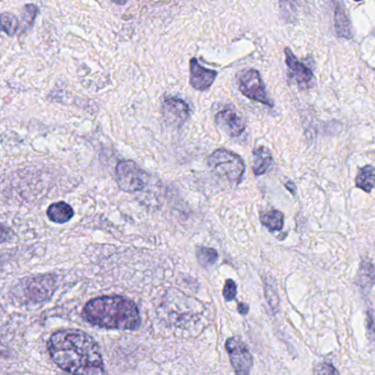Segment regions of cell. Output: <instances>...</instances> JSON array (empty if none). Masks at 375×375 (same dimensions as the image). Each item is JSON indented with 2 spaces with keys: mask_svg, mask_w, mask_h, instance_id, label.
<instances>
[{
  "mask_svg": "<svg viewBox=\"0 0 375 375\" xmlns=\"http://www.w3.org/2000/svg\"><path fill=\"white\" fill-rule=\"evenodd\" d=\"M12 230L3 223H0V243L9 241L12 238Z\"/></svg>",
  "mask_w": 375,
  "mask_h": 375,
  "instance_id": "44dd1931",
  "label": "cell"
},
{
  "mask_svg": "<svg viewBox=\"0 0 375 375\" xmlns=\"http://www.w3.org/2000/svg\"><path fill=\"white\" fill-rule=\"evenodd\" d=\"M196 256H197L198 262L204 267H211L213 264L216 263L218 258L217 251L211 249V247H198Z\"/></svg>",
  "mask_w": 375,
  "mask_h": 375,
  "instance_id": "d6986e66",
  "label": "cell"
},
{
  "mask_svg": "<svg viewBox=\"0 0 375 375\" xmlns=\"http://www.w3.org/2000/svg\"><path fill=\"white\" fill-rule=\"evenodd\" d=\"M118 186L127 193H136L145 189L147 173L134 161H121L116 167Z\"/></svg>",
  "mask_w": 375,
  "mask_h": 375,
  "instance_id": "277c9868",
  "label": "cell"
},
{
  "mask_svg": "<svg viewBox=\"0 0 375 375\" xmlns=\"http://www.w3.org/2000/svg\"><path fill=\"white\" fill-rule=\"evenodd\" d=\"M315 373H323V374H330V373H335V374H338V371H337L336 369H335L331 364H320V365H318V367H316V370H315Z\"/></svg>",
  "mask_w": 375,
  "mask_h": 375,
  "instance_id": "7402d4cb",
  "label": "cell"
},
{
  "mask_svg": "<svg viewBox=\"0 0 375 375\" xmlns=\"http://www.w3.org/2000/svg\"><path fill=\"white\" fill-rule=\"evenodd\" d=\"M191 85L197 90H206L213 85L217 77V72L207 70L198 63L197 60H191Z\"/></svg>",
  "mask_w": 375,
  "mask_h": 375,
  "instance_id": "8fae6325",
  "label": "cell"
},
{
  "mask_svg": "<svg viewBox=\"0 0 375 375\" xmlns=\"http://www.w3.org/2000/svg\"><path fill=\"white\" fill-rule=\"evenodd\" d=\"M240 90L245 97L256 100L258 103L272 107L273 103L267 96L261 76L258 71L247 70L240 78Z\"/></svg>",
  "mask_w": 375,
  "mask_h": 375,
  "instance_id": "5b68a950",
  "label": "cell"
},
{
  "mask_svg": "<svg viewBox=\"0 0 375 375\" xmlns=\"http://www.w3.org/2000/svg\"><path fill=\"white\" fill-rule=\"evenodd\" d=\"M38 14H39V8L34 3H29V5H25L23 7V14H21V29H23V32L32 28Z\"/></svg>",
  "mask_w": 375,
  "mask_h": 375,
  "instance_id": "ac0fdd59",
  "label": "cell"
},
{
  "mask_svg": "<svg viewBox=\"0 0 375 375\" xmlns=\"http://www.w3.org/2000/svg\"><path fill=\"white\" fill-rule=\"evenodd\" d=\"M354 1H361V0H354Z\"/></svg>",
  "mask_w": 375,
  "mask_h": 375,
  "instance_id": "484cf974",
  "label": "cell"
},
{
  "mask_svg": "<svg viewBox=\"0 0 375 375\" xmlns=\"http://www.w3.org/2000/svg\"><path fill=\"white\" fill-rule=\"evenodd\" d=\"M83 318L95 327L114 330H136L141 324L138 306L123 296L93 298L83 309Z\"/></svg>",
  "mask_w": 375,
  "mask_h": 375,
  "instance_id": "7a4b0ae2",
  "label": "cell"
},
{
  "mask_svg": "<svg viewBox=\"0 0 375 375\" xmlns=\"http://www.w3.org/2000/svg\"><path fill=\"white\" fill-rule=\"evenodd\" d=\"M56 292V278L51 276H40L29 278L25 287V296L32 303H42Z\"/></svg>",
  "mask_w": 375,
  "mask_h": 375,
  "instance_id": "52a82bcc",
  "label": "cell"
},
{
  "mask_svg": "<svg viewBox=\"0 0 375 375\" xmlns=\"http://www.w3.org/2000/svg\"><path fill=\"white\" fill-rule=\"evenodd\" d=\"M336 30L338 36H345V38H351V25L350 21L348 19L347 14L343 12V9L338 7L336 10Z\"/></svg>",
  "mask_w": 375,
  "mask_h": 375,
  "instance_id": "e0dca14e",
  "label": "cell"
},
{
  "mask_svg": "<svg viewBox=\"0 0 375 375\" xmlns=\"http://www.w3.org/2000/svg\"><path fill=\"white\" fill-rule=\"evenodd\" d=\"M223 298H225L227 302H230V300H234L237 296V284L234 283V281L232 280H227L225 283V287H223Z\"/></svg>",
  "mask_w": 375,
  "mask_h": 375,
  "instance_id": "ffe728a7",
  "label": "cell"
},
{
  "mask_svg": "<svg viewBox=\"0 0 375 375\" xmlns=\"http://www.w3.org/2000/svg\"><path fill=\"white\" fill-rule=\"evenodd\" d=\"M163 114L169 125L181 127L189 116V108L183 100L170 98L165 101Z\"/></svg>",
  "mask_w": 375,
  "mask_h": 375,
  "instance_id": "ba28073f",
  "label": "cell"
},
{
  "mask_svg": "<svg viewBox=\"0 0 375 375\" xmlns=\"http://www.w3.org/2000/svg\"><path fill=\"white\" fill-rule=\"evenodd\" d=\"M285 186L289 187L291 189V192L294 194L295 193V185L292 183V182H289V183L285 184Z\"/></svg>",
  "mask_w": 375,
  "mask_h": 375,
  "instance_id": "cb8c5ba5",
  "label": "cell"
},
{
  "mask_svg": "<svg viewBox=\"0 0 375 375\" xmlns=\"http://www.w3.org/2000/svg\"><path fill=\"white\" fill-rule=\"evenodd\" d=\"M284 52H285L287 65L289 66L291 72H292L293 76H294L295 80L298 82V85L305 87V88L313 86V84H314V75H313L311 71L296 59V56H294V53L291 51V49L287 47L284 50Z\"/></svg>",
  "mask_w": 375,
  "mask_h": 375,
  "instance_id": "9c48e42d",
  "label": "cell"
},
{
  "mask_svg": "<svg viewBox=\"0 0 375 375\" xmlns=\"http://www.w3.org/2000/svg\"><path fill=\"white\" fill-rule=\"evenodd\" d=\"M262 225L270 231L282 230L284 226V215L281 211L271 210L263 214L260 218Z\"/></svg>",
  "mask_w": 375,
  "mask_h": 375,
  "instance_id": "9a60e30c",
  "label": "cell"
},
{
  "mask_svg": "<svg viewBox=\"0 0 375 375\" xmlns=\"http://www.w3.org/2000/svg\"><path fill=\"white\" fill-rule=\"evenodd\" d=\"M47 217L51 221L56 223H66L74 216V210L69 204L65 202H58L49 206L47 210Z\"/></svg>",
  "mask_w": 375,
  "mask_h": 375,
  "instance_id": "4fadbf2b",
  "label": "cell"
},
{
  "mask_svg": "<svg viewBox=\"0 0 375 375\" xmlns=\"http://www.w3.org/2000/svg\"><path fill=\"white\" fill-rule=\"evenodd\" d=\"M112 1H114V3H117V5H125V3H127V0H112Z\"/></svg>",
  "mask_w": 375,
  "mask_h": 375,
  "instance_id": "d4e9b609",
  "label": "cell"
},
{
  "mask_svg": "<svg viewBox=\"0 0 375 375\" xmlns=\"http://www.w3.org/2000/svg\"><path fill=\"white\" fill-rule=\"evenodd\" d=\"M0 1H1V0H0Z\"/></svg>",
  "mask_w": 375,
  "mask_h": 375,
  "instance_id": "4316f807",
  "label": "cell"
},
{
  "mask_svg": "<svg viewBox=\"0 0 375 375\" xmlns=\"http://www.w3.org/2000/svg\"><path fill=\"white\" fill-rule=\"evenodd\" d=\"M208 165L217 176L229 183L239 184L245 174V165L239 156L226 149H218L208 158Z\"/></svg>",
  "mask_w": 375,
  "mask_h": 375,
  "instance_id": "3957f363",
  "label": "cell"
},
{
  "mask_svg": "<svg viewBox=\"0 0 375 375\" xmlns=\"http://www.w3.org/2000/svg\"><path fill=\"white\" fill-rule=\"evenodd\" d=\"M238 311H239L240 314L247 315V313H249V306L247 305V304H242L240 303L239 306H238Z\"/></svg>",
  "mask_w": 375,
  "mask_h": 375,
  "instance_id": "603a6c76",
  "label": "cell"
},
{
  "mask_svg": "<svg viewBox=\"0 0 375 375\" xmlns=\"http://www.w3.org/2000/svg\"><path fill=\"white\" fill-rule=\"evenodd\" d=\"M226 350L228 352L231 364L237 374H249L252 367V356L245 343L238 337L229 338L226 342Z\"/></svg>",
  "mask_w": 375,
  "mask_h": 375,
  "instance_id": "8992f818",
  "label": "cell"
},
{
  "mask_svg": "<svg viewBox=\"0 0 375 375\" xmlns=\"http://www.w3.org/2000/svg\"><path fill=\"white\" fill-rule=\"evenodd\" d=\"M19 27V20L12 12H3L0 14V31L5 32L7 36H16Z\"/></svg>",
  "mask_w": 375,
  "mask_h": 375,
  "instance_id": "2e32d148",
  "label": "cell"
},
{
  "mask_svg": "<svg viewBox=\"0 0 375 375\" xmlns=\"http://www.w3.org/2000/svg\"><path fill=\"white\" fill-rule=\"evenodd\" d=\"M216 123L221 130L232 138L243 134L245 129L241 118L232 109H225L223 112H218L216 114Z\"/></svg>",
  "mask_w": 375,
  "mask_h": 375,
  "instance_id": "30bf717a",
  "label": "cell"
},
{
  "mask_svg": "<svg viewBox=\"0 0 375 375\" xmlns=\"http://www.w3.org/2000/svg\"><path fill=\"white\" fill-rule=\"evenodd\" d=\"M53 362L71 374H104V361L97 342L85 331L63 329L47 341Z\"/></svg>",
  "mask_w": 375,
  "mask_h": 375,
  "instance_id": "6da1fadb",
  "label": "cell"
},
{
  "mask_svg": "<svg viewBox=\"0 0 375 375\" xmlns=\"http://www.w3.org/2000/svg\"><path fill=\"white\" fill-rule=\"evenodd\" d=\"M374 167L367 165L358 173L356 178V185L364 192L371 193L374 189Z\"/></svg>",
  "mask_w": 375,
  "mask_h": 375,
  "instance_id": "5bb4252c",
  "label": "cell"
},
{
  "mask_svg": "<svg viewBox=\"0 0 375 375\" xmlns=\"http://www.w3.org/2000/svg\"><path fill=\"white\" fill-rule=\"evenodd\" d=\"M273 165L271 151L265 147H260L253 152L252 170L256 176H263Z\"/></svg>",
  "mask_w": 375,
  "mask_h": 375,
  "instance_id": "7c38bea8",
  "label": "cell"
}]
</instances>
